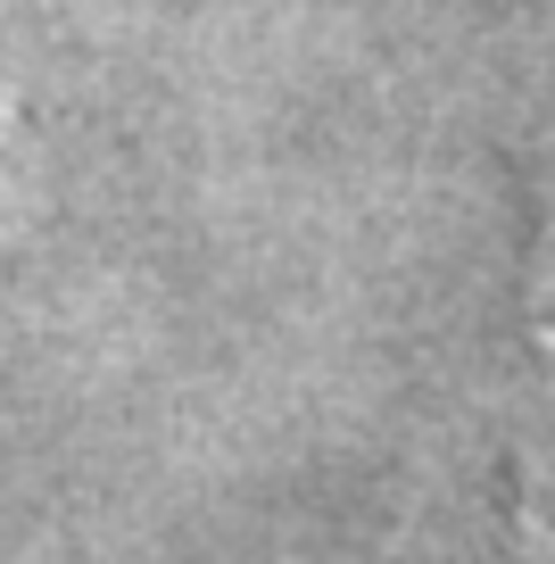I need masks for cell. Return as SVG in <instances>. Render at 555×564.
I'll list each match as a JSON object with an SVG mask.
<instances>
[{
  "label": "cell",
  "instance_id": "6da1fadb",
  "mask_svg": "<svg viewBox=\"0 0 555 564\" xmlns=\"http://www.w3.org/2000/svg\"><path fill=\"white\" fill-rule=\"evenodd\" d=\"M9 133H18V100H9V51H0V159H9ZM0 225H9V199H0Z\"/></svg>",
  "mask_w": 555,
  "mask_h": 564
}]
</instances>
